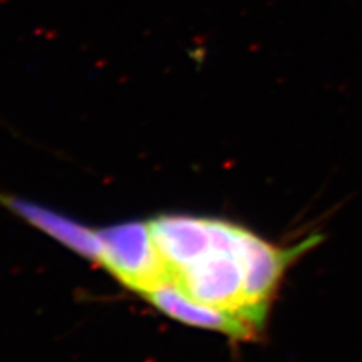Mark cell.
<instances>
[{
    "instance_id": "4",
    "label": "cell",
    "mask_w": 362,
    "mask_h": 362,
    "mask_svg": "<svg viewBox=\"0 0 362 362\" xmlns=\"http://www.w3.org/2000/svg\"><path fill=\"white\" fill-rule=\"evenodd\" d=\"M141 298L171 319L199 329L221 332L235 339H251L259 332L240 315L192 299L171 279H165L160 284L146 290Z\"/></svg>"
},
{
    "instance_id": "3",
    "label": "cell",
    "mask_w": 362,
    "mask_h": 362,
    "mask_svg": "<svg viewBox=\"0 0 362 362\" xmlns=\"http://www.w3.org/2000/svg\"><path fill=\"white\" fill-rule=\"evenodd\" d=\"M322 237L313 235L291 247H276L259 239L246 228L240 233V255L245 267V291L254 322L264 327L267 308L278 282L287 267L303 252L319 243Z\"/></svg>"
},
{
    "instance_id": "1",
    "label": "cell",
    "mask_w": 362,
    "mask_h": 362,
    "mask_svg": "<svg viewBox=\"0 0 362 362\" xmlns=\"http://www.w3.org/2000/svg\"><path fill=\"white\" fill-rule=\"evenodd\" d=\"M240 233L242 226L213 219L211 247L194 263L177 270L169 279L192 299L240 315L262 331L247 307Z\"/></svg>"
},
{
    "instance_id": "6",
    "label": "cell",
    "mask_w": 362,
    "mask_h": 362,
    "mask_svg": "<svg viewBox=\"0 0 362 362\" xmlns=\"http://www.w3.org/2000/svg\"><path fill=\"white\" fill-rule=\"evenodd\" d=\"M148 223L168 276L194 263L213 245L211 218L166 214L148 221Z\"/></svg>"
},
{
    "instance_id": "2",
    "label": "cell",
    "mask_w": 362,
    "mask_h": 362,
    "mask_svg": "<svg viewBox=\"0 0 362 362\" xmlns=\"http://www.w3.org/2000/svg\"><path fill=\"white\" fill-rule=\"evenodd\" d=\"M98 233L103 247L100 267L122 287L141 296L169 278L148 221L121 222L100 228Z\"/></svg>"
},
{
    "instance_id": "5",
    "label": "cell",
    "mask_w": 362,
    "mask_h": 362,
    "mask_svg": "<svg viewBox=\"0 0 362 362\" xmlns=\"http://www.w3.org/2000/svg\"><path fill=\"white\" fill-rule=\"evenodd\" d=\"M0 206L8 209L42 234L49 235L50 239L70 249L71 252L100 267L103 247H101L98 230L89 228L73 218L44 207L41 204L14 195L0 194Z\"/></svg>"
}]
</instances>
